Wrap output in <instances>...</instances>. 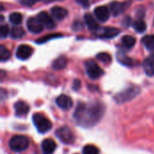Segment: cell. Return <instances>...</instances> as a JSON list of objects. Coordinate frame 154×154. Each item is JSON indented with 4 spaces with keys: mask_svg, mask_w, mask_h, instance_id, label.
I'll use <instances>...</instances> for the list:
<instances>
[{
    "mask_svg": "<svg viewBox=\"0 0 154 154\" xmlns=\"http://www.w3.org/2000/svg\"><path fill=\"white\" fill-rule=\"evenodd\" d=\"M105 106L99 102L83 103H79L74 112L73 117L76 123L84 128L96 125L103 117Z\"/></svg>",
    "mask_w": 154,
    "mask_h": 154,
    "instance_id": "cell-1",
    "label": "cell"
},
{
    "mask_svg": "<svg viewBox=\"0 0 154 154\" xmlns=\"http://www.w3.org/2000/svg\"><path fill=\"white\" fill-rule=\"evenodd\" d=\"M141 90L136 85H130L125 90L122 91L121 93H117L115 96V100L118 103H125L128 101H131L134 97H136L140 93Z\"/></svg>",
    "mask_w": 154,
    "mask_h": 154,
    "instance_id": "cell-2",
    "label": "cell"
},
{
    "mask_svg": "<svg viewBox=\"0 0 154 154\" xmlns=\"http://www.w3.org/2000/svg\"><path fill=\"white\" fill-rule=\"evenodd\" d=\"M32 122L35 128L40 133H45L49 132L52 127V123H51V121L41 113H34L32 115Z\"/></svg>",
    "mask_w": 154,
    "mask_h": 154,
    "instance_id": "cell-3",
    "label": "cell"
},
{
    "mask_svg": "<svg viewBox=\"0 0 154 154\" xmlns=\"http://www.w3.org/2000/svg\"><path fill=\"white\" fill-rule=\"evenodd\" d=\"M9 146L11 150L16 152H20L25 151L29 146V140L27 137L23 135H16L14 136L9 143Z\"/></svg>",
    "mask_w": 154,
    "mask_h": 154,
    "instance_id": "cell-4",
    "label": "cell"
},
{
    "mask_svg": "<svg viewBox=\"0 0 154 154\" xmlns=\"http://www.w3.org/2000/svg\"><path fill=\"white\" fill-rule=\"evenodd\" d=\"M57 138L65 144H72L74 143V135L71 130L68 126H62L56 131Z\"/></svg>",
    "mask_w": 154,
    "mask_h": 154,
    "instance_id": "cell-5",
    "label": "cell"
},
{
    "mask_svg": "<svg viewBox=\"0 0 154 154\" xmlns=\"http://www.w3.org/2000/svg\"><path fill=\"white\" fill-rule=\"evenodd\" d=\"M86 71L89 78L91 79H97L103 75L104 71L94 62V61H88L86 62Z\"/></svg>",
    "mask_w": 154,
    "mask_h": 154,
    "instance_id": "cell-6",
    "label": "cell"
},
{
    "mask_svg": "<svg viewBox=\"0 0 154 154\" xmlns=\"http://www.w3.org/2000/svg\"><path fill=\"white\" fill-rule=\"evenodd\" d=\"M96 32V34L101 38H113L119 34L120 30L115 27H99Z\"/></svg>",
    "mask_w": 154,
    "mask_h": 154,
    "instance_id": "cell-7",
    "label": "cell"
},
{
    "mask_svg": "<svg viewBox=\"0 0 154 154\" xmlns=\"http://www.w3.org/2000/svg\"><path fill=\"white\" fill-rule=\"evenodd\" d=\"M131 5V2L126 1V2H118V1H114L110 4V11L115 16H118L122 13H124L128 6Z\"/></svg>",
    "mask_w": 154,
    "mask_h": 154,
    "instance_id": "cell-8",
    "label": "cell"
},
{
    "mask_svg": "<svg viewBox=\"0 0 154 154\" xmlns=\"http://www.w3.org/2000/svg\"><path fill=\"white\" fill-rule=\"evenodd\" d=\"M27 28L32 34L41 33L43 29V25L41 23L38 17H30L27 20Z\"/></svg>",
    "mask_w": 154,
    "mask_h": 154,
    "instance_id": "cell-9",
    "label": "cell"
},
{
    "mask_svg": "<svg viewBox=\"0 0 154 154\" xmlns=\"http://www.w3.org/2000/svg\"><path fill=\"white\" fill-rule=\"evenodd\" d=\"M32 54V48L26 44L20 45L16 50V57L20 60L28 59Z\"/></svg>",
    "mask_w": 154,
    "mask_h": 154,
    "instance_id": "cell-10",
    "label": "cell"
},
{
    "mask_svg": "<svg viewBox=\"0 0 154 154\" xmlns=\"http://www.w3.org/2000/svg\"><path fill=\"white\" fill-rule=\"evenodd\" d=\"M56 103H57V105L60 108H61L63 110H69L73 105V103H72L71 98L69 96H68V95H65V94L60 95L56 99Z\"/></svg>",
    "mask_w": 154,
    "mask_h": 154,
    "instance_id": "cell-11",
    "label": "cell"
},
{
    "mask_svg": "<svg viewBox=\"0 0 154 154\" xmlns=\"http://www.w3.org/2000/svg\"><path fill=\"white\" fill-rule=\"evenodd\" d=\"M14 108L15 115L18 117L25 116L30 110L29 105L25 102H23V101H18L17 103H15L14 105Z\"/></svg>",
    "mask_w": 154,
    "mask_h": 154,
    "instance_id": "cell-12",
    "label": "cell"
},
{
    "mask_svg": "<svg viewBox=\"0 0 154 154\" xmlns=\"http://www.w3.org/2000/svg\"><path fill=\"white\" fill-rule=\"evenodd\" d=\"M37 17L39 18V20L41 21V23L43 25L44 27H46L48 29H53L55 27V23H54L53 19L46 12L39 13Z\"/></svg>",
    "mask_w": 154,
    "mask_h": 154,
    "instance_id": "cell-13",
    "label": "cell"
},
{
    "mask_svg": "<svg viewBox=\"0 0 154 154\" xmlns=\"http://www.w3.org/2000/svg\"><path fill=\"white\" fill-rule=\"evenodd\" d=\"M94 14L96 15V17L101 21V22H106L108 20L109 18V15H110V13H109V9L105 6V5H102V6H97L96 7L95 11H94Z\"/></svg>",
    "mask_w": 154,
    "mask_h": 154,
    "instance_id": "cell-14",
    "label": "cell"
},
{
    "mask_svg": "<svg viewBox=\"0 0 154 154\" xmlns=\"http://www.w3.org/2000/svg\"><path fill=\"white\" fill-rule=\"evenodd\" d=\"M56 147L55 142L51 139H45L42 143V151L43 154H53Z\"/></svg>",
    "mask_w": 154,
    "mask_h": 154,
    "instance_id": "cell-15",
    "label": "cell"
},
{
    "mask_svg": "<svg viewBox=\"0 0 154 154\" xmlns=\"http://www.w3.org/2000/svg\"><path fill=\"white\" fill-rule=\"evenodd\" d=\"M143 69L147 75L154 76V53L150 54L143 62Z\"/></svg>",
    "mask_w": 154,
    "mask_h": 154,
    "instance_id": "cell-16",
    "label": "cell"
},
{
    "mask_svg": "<svg viewBox=\"0 0 154 154\" xmlns=\"http://www.w3.org/2000/svg\"><path fill=\"white\" fill-rule=\"evenodd\" d=\"M116 57H117V60L119 61V63H121L124 65H126V66L130 67V66H134L135 64V62L132 58L127 56L126 54L124 51H118L117 54H116Z\"/></svg>",
    "mask_w": 154,
    "mask_h": 154,
    "instance_id": "cell-17",
    "label": "cell"
},
{
    "mask_svg": "<svg viewBox=\"0 0 154 154\" xmlns=\"http://www.w3.org/2000/svg\"><path fill=\"white\" fill-rule=\"evenodd\" d=\"M51 14L54 18L58 19V20H62L63 18H65L67 16L68 11L61 6H54L51 8Z\"/></svg>",
    "mask_w": 154,
    "mask_h": 154,
    "instance_id": "cell-18",
    "label": "cell"
},
{
    "mask_svg": "<svg viewBox=\"0 0 154 154\" xmlns=\"http://www.w3.org/2000/svg\"><path fill=\"white\" fill-rule=\"evenodd\" d=\"M85 23H86L87 26L88 27V29L91 30V31H97L99 28V25L97 23V21L88 13L85 15Z\"/></svg>",
    "mask_w": 154,
    "mask_h": 154,
    "instance_id": "cell-19",
    "label": "cell"
},
{
    "mask_svg": "<svg viewBox=\"0 0 154 154\" xmlns=\"http://www.w3.org/2000/svg\"><path fill=\"white\" fill-rule=\"evenodd\" d=\"M67 64H68L67 58L63 57V56H60V57H58L57 59H55L53 61L52 68L54 70H61V69H64L67 66Z\"/></svg>",
    "mask_w": 154,
    "mask_h": 154,
    "instance_id": "cell-20",
    "label": "cell"
},
{
    "mask_svg": "<svg viewBox=\"0 0 154 154\" xmlns=\"http://www.w3.org/2000/svg\"><path fill=\"white\" fill-rule=\"evenodd\" d=\"M143 44L150 51H154V34L146 35L142 39Z\"/></svg>",
    "mask_w": 154,
    "mask_h": 154,
    "instance_id": "cell-21",
    "label": "cell"
},
{
    "mask_svg": "<svg viewBox=\"0 0 154 154\" xmlns=\"http://www.w3.org/2000/svg\"><path fill=\"white\" fill-rule=\"evenodd\" d=\"M135 42H136L135 38L131 35H125L122 38V44L127 49H131L132 47H134L135 44Z\"/></svg>",
    "mask_w": 154,
    "mask_h": 154,
    "instance_id": "cell-22",
    "label": "cell"
},
{
    "mask_svg": "<svg viewBox=\"0 0 154 154\" xmlns=\"http://www.w3.org/2000/svg\"><path fill=\"white\" fill-rule=\"evenodd\" d=\"M134 30L137 32V33H143L146 28H147V25H146V23L143 21V20H137L134 23L133 25Z\"/></svg>",
    "mask_w": 154,
    "mask_h": 154,
    "instance_id": "cell-23",
    "label": "cell"
},
{
    "mask_svg": "<svg viewBox=\"0 0 154 154\" xmlns=\"http://www.w3.org/2000/svg\"><path fill=\"white\" fill-rule=\"evenodd\" d=\"M24 30L21 27H13L10 31V36L14 39L21 38L24 35Z\"/></svg>",
    "mask_w": 154,
    "mask_h": 154,
    "instance_id": "cell-24",
    "label": "cell"
},
{
    "mask_svg": "<svg viewBox=\"0 0 154 154\" xmlns=\"http://www.w3.org/2000/svg\"><path fill=\"white\" fill-rule=\"evenodd\" d=\"M9 20L12 24L14 25H19L22 23L23 21V15L20 14V13H17V12H14V13H12L10 14L9 15Z\"/></svg>",
    "mask_w": 154,
    "mask_h": 154,
    "instance_id": "cell-25",
    "label": "cell"
},
{
    "mask_svg": "<svg viewBox=\"0 0 154 154\" xmlns=\"http://www.w3.org/2000/svg\"><path fill=\"white\" fill-rule=\"evenodd\" d=\"M11 56V53L9 52V50L3 44L0 45V58L1 61H6L10 58Z\"/></svg>",
    "mask_w": 154,
    "mask_h": 154,
    "instance_id": "cell-26",
    "label": "cell"
},
{
    "mask_svg": "<svg viewBox=\"0 0 154 154\" xmlns=\"http://www.w3.org/2000/svg\"><path fill=\"white\" fill-rule=\"evenodd\" d=\"M60 36H62V34H47L38 40H36V43L37 44H43V43H46L47 41L49 40H51V39H54V38H57V37H60Z\"/></svg>",
    "mask_w": 154,
    "mask_h": 154,
    "instance_id": "cell-27",
    "label": "cell"
},
{
    "mask_svg": "<svg viewBox=\"0 0 154 154\" xmlns=\"http://www.w3.org/2000/svg\"><path fill=\"white\" fill-rule=\"evenodd\" d=\"M82 152H83V154H99V150L96 146L91 145V144L86 145L83 148Z\"/></svg>",
    "mask_w": 154,
    "mask_h": 154,
    "instance_id": "cell-28",
    "label": "cell"
},
{
    "mask_svg": "<svg viewBox=\"0 0 154 154\" xmlns=\"http://www.w3.org/2000/svg\"><path fill=\"white\" fill-rule=\"evenodd\" d=\"M97 58L105 64H108L111 62V55L107 53H100L97 55Z\"/></svg>",
    "mask_w": 154,
    "mask_h": 154,
    "instance_id": "cell-29",
    "label": "cell"
},
{
    "mask_svg": "<svg viewBox=\"0 0 154 154\" xmlns=\"http://www.w3.org/2000/svg\"><path fill=\"white\" fill-rule=\"evenodd\" d=\"M8 33H9L8 26L5 25H1V27H0V36H1L2 38H5V37L8 34Z\"/></svg>",
    "mask_w": 154,
    "mask_h": 154,
    "instance_id": "cell-30",
    "label": "cell"
},
{
    "mask_svg": "<svg viewBox=\"0 0 154 154\" xmlns=\"http://www.w3.org/2000/svg\"><path fill=\"white\" fill-rule=\"evenodd\" d=\"M20 4L26 5V6H31L32 5H34L35 3H37L39 0H18Z\"/></svg>",
    "mask_w": 154,
    "mask_h": 154,
    "instance_id": "cell-31",
    "label": "cell"
},
{
    "mask_svg": "<svg viewBox=\"0 0 154 154\" xmlns=\"http://www.w3.org/2000/svg\"><path fill=\"white\" fill-rule=\"evenodd\" d=\"M80 87V81L79 80H75L73 84V88L74 90H78Z\"/></svg>",
    "mask_w": 154,
    "mask_h": 154,
    "instance_id": "cell-32",
    "label": "cell"
},
{
    "mask_svg": "<svg viewBox=\"0 0 154 154\" xmlns=\"http://www.w3.org/2000/svg\"><path fill=\"white\" fill-rule=\"evenodd\" d=\"M77 2L83 6H87L89 3V0H77Z\"/></svg>",
    "mask_w": 154,
    "mask_h": 154,
    "instance_id": "cell-33",
    "label": "cell"
},
{
    "mask_svg": "<svg viewBox=\"0 0 154 154\" xmlns=\"http://www.w3.org/2000/svg\"><path fill=\"white\" fill-rule=\"evenodd\" d=\"M47 3H51V2H56V1H62V0H44Z\"/></svg>",
    "mask_w": 154,
    "mask_h": 154,
    "instance_id": "cell-34",
    "label": "cell"
}]
</instances>
